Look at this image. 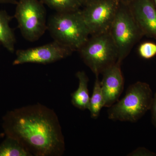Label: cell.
Instances as JSON below:
<instances>
[{"mask_svg": "<svg viewBox=\"0 0 156 156\" xmlns=\"http://www.w3.org/2000/svg\"><path fill=\"white\" fill-rule=\"evenodd\" d=\"M47 25L53 40L73 52L79 51L90 36L81 9L65 13L56 12L50 17Z\"/></svg>", "mask_w": 156, "mask_h": 156, "instance_id": "2", "label": "cell"}, {"mask_svg": "<svg viewBox=\"0 0 156 156\" xmlns=\"http://www.w3.org/2000/svg\"><path fill=\"white\" fill-rule=\"evenodd\" d=\"M13 17L6 11L0 10V44L11 53L14 52L16 44L14 32L9 24Z\"/></svg>", "mask_w": 156, "mask_h": 156, "instance_id": "12", "label": "cell"}, {"mask_svg": "<svg viewBox=\"0 0 156 156\" xmlns=\"http://www.w3.org/2000/svg\"><path fill=\"white\" fill-rule=\"evenodd\" d=\"M138 51L142 58L149 59L156 55V44L151 42H145L140 45Z\"/></svg>", "mask_w": 156, "mask_h": 156, "instance_id": "16", "label": "cell"}, {"mask_svg": "<svg viewBox=\"0 0 156 156\" xmlns=\"http://www.w3.org/2000/svg\"><path fill=\"white\" fill-rule=\"evenodd\" d=\"M76 76L79 80V86L77 90L71 94L72 103L80 109L88 110L90 98L88 88L89 78L83 71L78 72Z\"/></svg>", "mask_w": 156, "mask_h": 156, "instance_id": "11", "label": "cell"}, {"mask_svg": "<svg viewBox=\"0 0 156 156\" xmlns=\"http://www.w3.org/2000/svg\"><path fill=\"white\" fill-rule=\"evenodd\" d=\"M119 0H100L83 7L82 16L90 35L109 31Z\"/></svg>", "mask_w": 156, "mask_h": 156, "instance_id": "7", "label": "cell"}, {"mask_svg": "<svg viewBox=\"0 0 156 156\" xmlns=\"http://www.w3.org/2000/svg\"><path fill=\"white\" fill-rule=\"evenodd\" d=\"M131 1H132V0H119V2H120L126 4V5H128Z\"/></svg>", "mask_w": 156, "mask_h": 156, "instance_id": "21", "label": "cell"}, {"mask_svg": "<svg viewBox=\"0 0 156 156\" xmlns=\"http://www.w3.org/2000/svg\"><path fill=\"white\" fill-rule=\"evenodd\" d=\"M100 1V0H81L82 2L83 7L84 6L87 5L91 3L95 2H98V1Z\"/></svg>", "mask_w": 156, "mask_h": 156, "instance_id": "20", "label": "cell"}, {"mask_svg": "<svg viewBox=\"0 0 156 156\" xmlns=\"http://www.w3.org/2000/svg\"><path fill=\"white\" fill-rule=\"evenodd\" d=\"M153 97L149 85L136 82L128 87L122 98L108 108V119L136 122L151 109Z\"/></svg>", "mask_w": 156, "mask_h": 156, "instance_id": "3", "label": "cell"}, {"mask_svg": "<svg viewBox=\"0 0 156 156\" xmlns=\"http://www.w3.org/2000/svg\"><path fill=\"white\" fill-rule=\"evenodd\" d=\"M17 0H0V4H9L17 5Z\"/></svg>", "mask_w": 156, "mask_h": 156, "instance_id": "19", "label": "cell"}, {"mask_svg": "<svg viewBox=\"0 0 156 156\" xmlns=\"http://www.w3.org/2000/svg\"><path fill=\"white\" fill-rule=\"evenodd\" d=\"M8 137L0 145V156H32L17 139Z\"/></svg>", "mask_w": 156, "mask_h": 156, "instance_id": "14", "label": "cell"}, {"mask_svg": "<svg viewBox=\"0 0 156 156\" xmlns=\"http://www.w3.org/2000/svg\"><path fill=\"white\" fill-rule=\"evenodd\" d=\"M57 13L78 11L83 7L81 0H41Z\"/></svg>", "mask_w": 156, "mask_h": 156, "instance_id": "15", "label": "cell"}, {"mask_svg": "<svg viewBox=\"0 0 156 156\" xmlns=\"http://www.w3.org/2000/svg\"><path fill=\"white\" fill-rule=\"evenodd\" d=\"M78 52L95 76L102 74L119 61L116 46L109 31L90 35Z\"/></svg>", "mask_w": 156, "mask_h": 156, "instance_id": "4", "label": "cell"}, {"mask_svg": "<svg viewBox=\"0 0 156 156\" xmlns=\"http://www.w3.org/2000/svg\"><path fill=\"white\" fill-rule=\"evenodd\" d=\"M38 0H19L14 17L25 40L33 42L38 40L48 30L46 10Z\"/></svg>", "mask_w": 156, "mask_h": 156, "instance_id": "6", "label": "cell"}, {"mask_svg": "<svg viewBox=\"0 0 156 156\" xmlns=\"http://www.w3.org/2000/svg\"><path fill=\"white\" fill-rule=\"evenodd\" d=\"M121 62L106 69L102 74L101 82L105 101V107L109 108L119 100L124 89V79L121 65Z\"/></svg>", "mask_w": 156, "mask_h": 156, "instance_id": "10", "label": "cell"}, {"mask_svg": "<svg viewBox=\"0 0 156 156\" xmlns=\"http://www.w3.org/2000/svg\"><path fill=\"white\" fill-rule=\"evenodd\" d=\"M8 136L17 139L32 156H60L65 150L64 136L53 110L40 104L23 107L6 119Z\"/></svg>", "mask_w": 156, "mask_h": 156, "instance_id": "1", "label": "cell"}, {"mask_svg": "<svg viewBox=\"0 0 156 156\" xmlns=\"http://www.w3.org/2000/svg\"><path fill=\"white\" fill-rule=\"evenodd\" d=\"M133 155L136 156H156V154L148 150L144 147L138 148L133 152Z\"/></svg>", "mask_w": 156, "mask_h": 156, "instance_id": "17", "label": "cell"}, {"mask_svg": "<svg viewBox=\"0 0 156 156\" xmlns=\"http://www.w3.org/2000/svg\"><path fill=\"white\" fill-rule=\"evenodd\" d=\"M150 110L151 112L152 123L156 128V92L154 95L153 99Z\"/></svg>", "mask_w": 156, "mask_h": 156, "instance_id": "18", "label": "cell"}, {"mask_svg": "<svg viewBox=\"0 0 156 156\" xmlns=\"http://www.w3.org/2000/svg\"><path fill=\"white\" fill-rule=\"evenodd\" d=\"M128 5L143 35L156 39V8L152 0H132Z\"/></svg>", "mask_w": 156, "mask_h": 156, "instance_id": "9", "label": "cell"}, {"mask_svg": "<svg viewBox=\"0 0 156 156\" xmlns=\"http://www.w3.org/2000/svg\"><path fill=\"white\" fill-rule=\"evenodd\" d=\"M105 107V101L101 82L98 76H96L92 96L90 97L88 110L92 119H96L100 115L102 108Z\"/></svg>", "mask_w": 156, "mask_h": 156, "instance_id": "13", "label": "cell"}, {"mask_svg": "<svg viewBox=\"0 0 156 156\" xmlns=\"http://www.w3.org/2000/svg\"><path fill=\"white\" fill-rule=\"evenodd\" d=\"M154 3L155 6L156 8V0H154Z\"/></svg>", "mask_w": 156, "mask_h": 156, "instance_id": "22", "label": "cell"}, {"mask_svg": "<svg viewBox=\"0 0 156 156\" xmlns=\"http://www.w3.org/2000/svg\"><path fill=\"white\" fill-rule=\"evenodd\" d=\"M109 32L116 46L119 60L122 62L143 35L129 6L120 2Z\"/></svg>", "mask_w": 156, "mask_h": 156, "instance_id": "5", "label": "cell"}, {"mask_svg": "<svg viewBox=\"0 0 156 156\" xmlns=\"http://www.w3.org/2000/svg\"><path fill=\"white\" fill-rule=\"evenodd\" d=\"M73 52L69 48L53 41L49 44L35 48L17 50L13 65H18L27 63L49 64L66 58Z\"/></svg>", "mask_w": 156, "mask_h": 156, "instance_id": "8", "label": "cell"}]
</instances>
